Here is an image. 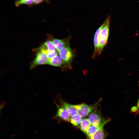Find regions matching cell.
Listing matches in <instances>:
<instances>
[{
	"label": "cell",
	"mask_w": 139,
	"mask_h": 139,
	"mask_svg": "<svg viewBox=\"0 0 139 139\" xmlns=\"http://www.w3.org/2000/svg\"><path fill=\"white\" fill-rule=\"evenodd\" d=\"M103 23L104 25L99 35V49L96 56L101 54L107 43L110 23V17L108 15L107 16Z\"/></svg>",
	"instance_id": "6da1fadb"
},
{
	"label": "cell",
	"mask_w": 139,
	"mask_h": 139,
	"mask_svg": "<svg viewBox=\"0 0 139 139\" xmlns=\"http://www.w3.org/2000/svg\"><path fill=\"white\" fill-rule=\"evenodd\" d=\"M59 56L67 68H71V63L74 55V52L68 45L59 51Z\"/></svg>",
	"instance_id": "7a4b0ae2"
},
{
	"label": "cell",
	"mask_w": 139,
	"mask_h": 139,
	"mask_svg": "<svg viewBox=\"0 0 139 139\" xmlns=\"http://www.w3.org/2000/svg\"><path fill=\"white\" fill-rule=\"evenodd\" d=\"M99 101L93 105L81 103L74 105L77 113L82 117H85L97 110Z\"/></svg>",
	"instance_id": "3957f363"
},
{
	"label": "cell",
	"mask_w": 139,
	"mask_h": 139,
	"mask_svg": "<svg viewBox=\"0 0 139 139\" xmlns=\"http://www.w3.org/2000/svg\"><path fill=\"white\" fill-rule=\"evenodd\" d=\"M48 60L49 58L45 54L38 52L34 59L30 63V69H32L39 65L48 64Z\"/></svg>",
	"instance_id": "277c9868"
},
{
	"label": "cell",
	"mask_w": 139,
	"mask_h": 139,
	"mask_svg": "<svg viewBox=\"0 0 139 139\" xmlns=\"http://www.w3.org/2000/svg\"><path fill=\"white\" fill-rule=\"evenodd\" d=\"M57 108L56 113L53 117V118L58 120L70 122L71 118L66 108L60 104V105L55 103Z\"/></svg>",
	"instance_id": "5b68a950"
},
{
	"label": "cell",
	"mask_w": 139,
	"mask_h": 139,
	"mask_svg": "<svg viewBox=\"0 0 139 139\" xmlns=\"http://www.w3.org/2000/svg\"><path fill=\"white\" fill-rule=\"evenodd\" d=\"M88 119L91 125H99L106 119L103 118L97 110L90 114L88 116Z\"/></svg>",
	"instance_id": "8992f818"
},
{
	"label": "cell",
	"mask_w": 139,
	"mask_h": 139,
	"mask_svg": "<svg viewBox=\"0 0 139 139\" xmlns=\"http://www.w3.org/2000/svg\"><path fill=\"white\" fill-rule=\"evenodd\" d=\"M70 37L63 39L53 38L52 42L55 46L56 50L59 52L63 47L70 44Z\"/></svg>",
	"instance_id": "52a82bcc"
},
{
	"label": "cell",
	"mask_w": 139,
	"mask_h": 139,
	"mask_svg": "<svg viewBox=\"0 0 139 139\" xmlns=\"http://www.w3.org/2000/svg\"><path fill=\"white\" fill-rule=\"evenodd\" d=\"M55 49L51 41L48 40L39 47L36 50H37L38 52H41L46 55L49 52L55 50Z\"/></svg>",
	"instance_id": "ba28073f"
},
{
	"label": "cell",
	"mask_w": 139,
	"mask_h": 139,
	"mask_svg": "<svg viewBox=\"0 0 139 139\" xmlns=\"http://www.w3.org/2000/svg\"><path fill=\"white\" fill-rule=\"evenodd\" d=\"M110 120V119H106L101 124L97 125H91L89 127L86 134L89 138L98 129L103 127Z\"/></svg>",
	"instance_id": "9c48e42d"
},
{
	"label": "cell",
	"mask_w": 139,
	"mask_h": 139,
	"mask_svg": "<svg viewBox=\"0 0 139 139\" xmlns=\"http://www.w3.org/2000/svg\"><path fill=\"white\" fill-rule=\"evenodd\" d=\"M104 23L100 27L96 30L94 37V51L92 56L93 58L96 56L99 47V35L102 28L104 25Z\"/></svg>",
	"instance_id": "30bf717a"
},
{
	"label": "cell",
	"mask_w": 139,
	"mask_h": 139,
	"mask_svg": "<svg viewBox=\"0 0 139 139\" xmlns=\"http://www.w3.org/2000/svg\"><path fill=\"white\" fill-rule=\"evenodd\" d=\"M48 64L62 68H67L60 56L58 55L52 58L49 59Z\"/></svg>",
	"instance_id": "8fae6325"
},
{
	"label": "cell",
	"mask_w": 139,
	"mask_h": 139,
	"mask_svg": "<svg viewBox=\"0 0 139 139\" xmlns=\"http://www.w3.org/2000/svg\"><path fill=\"white\" fill-rule=\"evenodd\" d=\"M60 105L65 108L67 110L70 117H72L77 114L76 109L74 105L70 104L64 101L60 100Z\"/></svg>",
	"instance_id": "7c38bea8"
},
{
	"label": "cell",
	"mask_w": 139,
	"mask_h": 139,
	"mask_svg": "<svg viewBox=\"0 0 139 139\" xmlns=\"http://www.w3.org/2000/svg\"><path fill=\"white\" fill-rule=\"evenodd\" d=\"M102 127L96 131L90 137V139H105L107 133Z\"/></svg>",
	"instance_id": "4fadbf2b"
},
{
	"label": "cell",
	"mask_w": 139,
	"mask_h": 139,
	"mask_svg": "<svg viewBox=\"0 0 139 139\" xmlns=\"http://www.w3.org/2000/svg\"><path fill=\"white\" fill-rule=\"evenodd\" d=\"M91 123L86 118L82 119L80 126V128L83 132L86 133L87 131L90 126Z\"/></svg>",
	"instance_id": "5bb4252c"
},
{
	"label": "cell",
	"mask_w": 139,
	"mask_h": 139,
	"mask_svg": "<svg viewBox=\"0 0 139 139\" xmlns=\"http://www.w3.org/2000/svg\"><path fill=\"white\" fill-rule=\"evenodd\" d=\"M82 119V117L77 114L71 117L70 122L74 126L79 127H80Z\"/></svg>",
	"instance_id": "9a60e30c"
},
{
	"label": "cell",
	"mask_w": 139,
	"mask_h": 139,
	"mask_svg": "<svg viewBox=\"0 0 139 139\" xmlns=\"http://www.w3.org/2000/svg\"><path fill=\"white\" fill-rule=\"evenodd\" d=\"M33 0H16L15 2V5L17 7L22 5L32 6Z\"/></svg>",
	"instance_id": "2e32d148"
},
{
	"label": "cell",
	"mask_w": 139,
	"mask_h": 139,
	"mask_svg": "<svg viewBox=\"0 0 139 139\" xmlns=\"http://www.w3.org/2000/svg\"><path fill=\"white\" fill-rule=\"evenodd\" d=\"M59 53L56 50L48 52L46 54V56L49 58H51L54 57L58 55Z\"/></svg>",
	"instance_id": "e0dca14e"
},
{
	"label": "cell",
	"mask_w": 139,
	"mask_h": 139,
	"mask_svg": "<svg viewBox=\"0 0 139 139\" xmlns=\"http://www.w3.org/2000/svg\"><path fill=\"white\" fill-rule=\"evenodd\" d=\"M138 85L139 86V81L138 82ZM131 111L133 112H137L138 111H139V98L138 99L137 102L136 106H134L132 107L131 109Z\"/></svg>",
	"instance_id": "ac0fdd59"
}]
</instances>
